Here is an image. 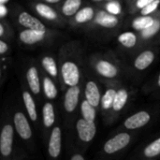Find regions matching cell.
I'll return each instance as SVG.
<instances>
[{"label":"cell","instance_id":"obj_1","mask_svg":"<svg viewBox=\"0 0 160 160\" xmlns=\"http://www.w3.org/2000/svg\"><path fill=\"white\" fill-rule=\"evenodd\" d=\"M62 77L65 83L68 86H76L80 81V70L78 66L70 61L65 62L61 68Z\"/></svg>","mask_w":160,"mask_h":160},{"label":"cell","instance_id":"obj_2","mask_svg":"<svg viewBox=\"0 0 160 160\" xmlns=\"http://www.w3.org/2000/svg\"><path fill=\"white\" fill-rule=\"evenodd\" d=\"M130 142V136L128 133H120L110 139L104 144V151L107 154H114L124 149Z\"/></svg>","mask_w":160,"mask_h":160},{"label":"cell","instance_id":"obj_3","mask_svg":"<svg viewBox=\"0 0 160 160\" xmlns=\"http://www.w3.org/2000/svg\"><path fill=\"white\" fill-rule=\"evenodd\" d=\"M77 131L82 142H89L94 139L97 128L94 121H88L82 118L77 122Z\"/></svg>","mask_w":160,"mask_h":160},{"label":"cell","instance_id":"obj_4","mask_svg":"<svg viewBox=\"0 0 160 160\" xmlns=\"http://www.w3.org/2000/svg\"><path fill=\"white\" fill-rule=\"evenodd\" d=\"M13 134L14 130L12 126L6 125L0 136V151L4 157H8L12 151V142H13Z\"/></svg>","mask_w":160,"mask_h":160},{"label":"cell","instance_id":"obj_5","mask_svg":"<svg viewBox=\"0 0 160 160\" xmlns=\"http://www.w3.org/2000/svg\"><path fill=\"white\" fill-rule=\"evenodd\" d=\"M14 124L19 136L23 140H28L32 136L30 125L22 112H17L14 115Z\"/></svg>","mask_w":160,"mask_h":160},{"label":"cell","instance_id":"obj_6","mask_svg":"<svg viewBox=\"0 0 160 160\" xmlns=\"http://www.w3.org/2000/svg\"><path fill=\"white\" fill-rule=\"evenodd\" d=\"M62 133L61 129L56 127L52 129L49 141V154L52 158H56L59 157L61 153V145H62Z\"/></svg>","mask_w":160,"mask_h":160},{"label":"cell","instance_id":"obj_7","mask_svg":"<svg viewBox=\"0 0 160 160\" xmlns=\"http://www.w3.org/2000/svg\"><path fill=\"white\" fill-rule=\"evenodd\" d=\"M150 114L147 112H139L125 121V127L128 129H137L145 126L150 121Z\"/></svg>","mask_w":160,"mask_h":160},{"label":"cell","instance_id":"obj_8","mask_svg":"<svg viewBox=\"0 0 160 160\" xmlns=\"http://www.w3.org/2000/svg\"><path fill=\"white\" fill-rule=\"evenodd\" d=\"M79 96H80V88L76 86H70L66 95H65V101H64V106L65 110L68 112H72L79 102Z\"/></svg>","mask_w":160,"mask_h":160},{"label":"cell","instance_id":"obj_9","mask_svg":"<svg viewBox=\"0 0 160 160\" xmlns=\"http://www.w3.org/2000/svg\"><path fill=\"white\" fill-rule=\"evenodd\" d=\"M19 22L22 25L27 27L28 29H34V30H38V31H45V26L44 24L38 20L37 18L33 17L27 12H22L19 15L18 18Z\"/></svg>","mask_w":160,"mask_h":160},{"label":"cell","instance_id":"obj_10","mask_svg":"<svg viewBox=\"0 0 160 160\" xmlns=\"http://www.w3.org/2000/svg\"><path fill=\"white\" fill-rule=\"evenodd\" d=\"M45 37V31H38L34 29L23 30L20 33V40L24 44H34L41 41Z\"/></svg>","mask_w":160,"mask_h":160},{"label":"cell","instance_id":"obj_11","mask_svg":"<svg viewBox=\"0 0 160 160\" xmlns=\"http://www.w3.org/2000/svg\"><path fill=\"white\" fill-rule=\"evenodd\" d=\"M85 98H86V100L94 107L98 106L101 100H100V93L96 82L92 81L87 82L85 86Z\"/></svg>","mask_w":160,"mask_h":160},{"label":"cell","instance_id":"obj_12","mask_svg":"<svg viewBox=\"0 0 160 160\" xmlns=\"http://www.w3.org/2000/svg\"><path fill=\"white\" fill-rule=\"evenodd\" d=\"M95 22L103 27L112 28L118 24V18L113 14H111L109 12H105L102 10L98 13V15L96 16Z\"/></svg>","mask_w":160,"mask_h":160},{"label":"cell","instance_id":"obj_13","mask_svg":"<svg viewBox=\"0 0 160 160\" xmlns=\"http://www.w3.org/2000/svg\"><path fill=\"white\" fill-rule=\"evenodd\" d=\"M154 59H155V54L152 51H144L136 58L134 62V66L137 69L143 70L146 69L153 63Z\"/></svg>","mask_w":160,"mask_h":160},{"label":"cell","instance_id":"obj_14","mask_svg":"<svg viewBox=\"0 0 160 160\" xmlns=\"http://www.w3.org/2000/svg\"><path fill=\"white\" fill-rule=\"evenodd\" d=\"M97 70L100 75L106 78H113L118 73L116 67L106 60H100L97 64Z\"/></svg>","mask_w":160,"mask_h":160},{"label":"cell","instance_id":"obj_15","mask_svg":"<svg viewBox=\"0 0 160 160\" xmlns=\"http://www.w3.org/2000/svg\"><path fill=\"white\" fill-rule=\"evenodd\" d=\"M26 79L31 91L34 94H38L40 92V82H39L38 73L36 68L32 67L27 70Z\"/></svg>","mask_w":160,"mask_h":160},{"label":"cell","instance_id":"obj_16","mask_svg":"<svg viewBox=\"0 0 160 160\" xmlns=\"http://www.w3.org/2000/svg\"><path fill=\"white\" fill-rule=\"evenodd\" d=\"M22 99H23V102H24V105H25V108H26V111L30 119L32 121H36L38 118V114H37V110H36V104L32 96L28 92H23Z\"/></svg>","mask_w":160,"mask_h":160},{"label":"cell","instance_id":"obj_17","mask_svg":"<svg viewBox=\"0 0 160 160\" xmlns=\"http://www.w3.org/2000/svg\"><path fill=\"white\" fill-rule=\"evenodd\" d=\"M42 113H43V122L46 128H50L53 125L54 120H55V114H54V109L52 104L51 103H46L43 106L42 109Z\"/></svg>","mask_w":160,"mask_h":160},{"label":"cell","instance_id":"obj_18","mask_svg":"<svg viewBox=\"0 0 160 160\" xmlns=\"http://www.w3.org/2000/svg\"><path fill=\"white\" fill-rule=\"evenodd\" d=\"M155 22V20L151 17V16H148V15H143V16H141V17H138L136 18L133 22H132V27L135 29V30H144L148 27H150L153 23Z\"/></svg>","mask_w":160,"mask_h":160},{"label":"cell","instance_id":"obj_19","mask_svg":"<svg viewBox=\"0 0 160 160\" xmlns=\"http://www.w3.org/2000/svg\"><path fill=\"white\" fill-rule=\"evenodd\" d=\"M82 0H66L62 7V12L66 16H72L79 11Z\"/></svg>","mask_w":160,"mask_h":160},{"label":"cell","instance_id":"obj_20","mask_svg":"<svg viewBox=\"0 0 160 160\" xmlns=\"http://www.w3.org/2000/svg\"><path fill=\"white\" fill-rule=\"evenodd\" d=\"M128 94L125 89H120L119 91H117L115 98H114L112 109L116 112L121 111L124 108V106L126 105V103L128 101Z\"/></svg>","mask_w":160,"mask_h":160},{"label":"cell","instance_id":"obj_21","mask_svg":"<svg viewBox=\"0 0 160 160\" xmlns=\"http://www.w3.org/2000/svg\"><path fill=\"white\" fill-rule=\"evenodd\" d=\"M36 10L37 12L43 18L47 19V20H55L57 18V13L54 11V9H52L51 7L39 3L36 6Z\"/></svg>","mask_w":160,"mask_h":160},{"label":"cell","instance_id":"obj_22","mask_svg":"<svg viewBox=\"0 0 160 160\" xmlns=\"http://www.w3.org/2000/svg\"><path fill=\"white\" fill-rule=\"evenodd\" d=\"M94 17V9L90 7H85L82 9H80L75 16V21L78 23H83L90 20H92Z\"/></svg>","mask_w":160,"mask_h":160},{"label":"cell","instance_id":"obj_23","mask_svg":"<svg viewBox=\"0 0 160 160\" xmlns=\"http://www.w3.org/2000/svg\"><path fill=\"white\" fill-rule=\"evenodd\" d=\"M118 41L126 48H132L136 45L137 37L132 32H125L119 35Z\"/></svg>","mask_w":160,"mask_h":160},{"label":"cell","instance_id":"obj_24","mask_svg":"<svg viewBox=\"0 0 160 160\" xmlns=\"http://www.w3.org/2000/svg\"><path fill=\"white\" fill-rule=\"evenodd\" d=\"M81 111L83 116V119L88 121H94L96 118V110L93 105H91L87 100L82 101L81 105Z\"/></svg>","mask_w":160,"mask_h":160},{"label":"cell","instance_id":"obj_25","mask_svg":"<svg viewBox=\"0 0 160 160\" xmlns=\"http://www.w3.org/2000/svg\"><path fill=\"white\" fill-rule=\"evenodd\" d=\"M43 89H44V93L48 98L53 99L56 98L57 88L54 85V83L52 82V81L48 77L44 78V80H43Z\"/></svg>","mask_w":160,"mask_h":160},{"label":"cell","instance_id":"obj_26","mask_svg":"<svg viewBox=\"0 0 160 160\" xmlns=\"http://www.w3.org/2000/svg\"><path fill=\"white\" fill-rule=\"evenodd\" d=\"M42 66L45 68V70L52 77H56L58 70H57V66L52 57L50 56H45L42 59Z\"/></svg>","mask_w":160,"mask_h":160},{"label":"cell","instance_id":"obj_27","mask_svg":"<svg viewBox=\"0 0 160 160\" xmlns=\"http://www.w3.org/2000/svg\"><path fill=\"white\" fill-rule=\"evenodd\" d=\"M144 156L147 158H155L160 155V138L148 144L144 149Z\"/></svg>","mask_w":160,"mask_h":160},{"label":"cell","instance_id":"obj_28","mask_svg":"<svg viewBox=\"0 0 160 160\" xmlns=\"http://www.w3.org/2000/svg\"><path fill=\"white\" fill-rule=\"evenodd\" d=\"M115 95H116V91L114 89H109L106 91V93L101 98V104H102L103 109L108 110L112 107Z\"/></svg>","mask_w":160,"mask_h":160},{"label":"cell","instance_id":"obj_29","mask_svg":"<svg viewBox=\"0 0 160 160\" xmlns=\"http://www.w3.org/2000/svg\"><path fill=\"white\" fill-rule=\"evenodd\" d=\"M160 29V22L159 21H157L155 20V22L148 28L142 30V37L145 38H148L154 35H156Z\"/></svg>","mask_w":160,"mask_h":160},{"label":"cell","instance_id":"obj_30","mask_svg":"<svg viewBox=\"0 0 160 160\" xmlns=\"http://www.w3.org/2000/svg\"><path fill=\"white\" fill-rule=\"evenodd\" d=\"M106 9L109 13L118 15L121 13V6L117 1H110L106 5Z\"/></svg>","mask_w":160,"mask_h":160},{"label":"cell","instance_id":"obj_31","mask_svg":"<svg viewBox=\"0 0 160 160\" xmlns=\"http://www.w3.org/2000/svg\"><path fill=\"white\" fill-rule=\"evenodd\" d=\"M160 4V0H154L152 3H150L148 6H146L145 8H143L141 11L142 15H149L152 12H154L158 8V5Z\"/></svg>","mask_w":160,"mask_h":160},{"label":"cell","instance_id":"obj_32","mask_svg":"<svg viewBox=\"0 0 160 160\" xmlns=\"http://www.w3.org/2000/svg\"><path fill=\"white\" fill-rule=\"evenodd\" d=\"M154 0H137V3H136V6H137V8H145L146 6H148L150 3H152Z\"/></svg>","mask_w":160,"mask_h":160},{"label":"cell","instance_id":"obj_33","mask_svg":"<svg viewBox=\"0 0 160 160\" xmlns=\"http://www.w3.org/2000/svg\"><path fill=\"white\" fill-rule=\"evenodd\" d=\"M8 51V45L3 40H0V53L3 54Z\"/></svg>","mask_w":160,"mask_h":160},{"label":"cell","instance_id":"obj_34","mask_svg":"<svg viewBox=\"0 0 160 160\" xmlns=\"http://www.w3.org/2000/svg\"><path fill=\"white\" fill-rule=\"evenodd\" d=\"M7 13H8V9H7V8L5 7V5H4V4H1V5H0V17H1V18L5 17Z\"/></svg>","mask_w":160,"mask_h":160},{"label":"cell","instance_id":"obj_35","mask_svg":"<svg viewBox=\"0 0 160 160\" xmlns=\"http://www.w3.org/2000/svg\"><path fill=\"white\" fill-rule=\"evenodd\" d=\"M70 160H84V158L82 155H74Z\"/></svg>","mask_w":160,"mask_h":160},{"label":"cell","instance_id":"obj_36","mask_svg":"<svg viewBox=\"0 0 160 160\" xmlns=\"http://www.w3.org/2000/svg\"><path fill=\"white\" fill-rule=\"evenodd\" d=\"M3 34H4V27L2 24H0V36H3Z\"/></svg>","mask_w":160,"mask_h":160},{"label":"cell","instance_id":"obj_37","mask_svg":"<svg viewBox=\"0 0 160 160\" xmlns=\"http://www.w3.org/2000/svg\"><path fill=\"white\" fill-rule=\"evenodd\" d=\"M45 1H47V2H49V3H57V2L60 1V0H45Z\"/></svg>","mask_w":160,"mask_h":160},{"label":"cell","instance_id":"obj_38","mask_svg":"<svg viewBox=\"0 0 160 160\" xmlns=\"http://www.w3.org/2000/svg\"><path fill=\"white\" fill-rule=\"evenodd\" d=\"M8 0H0V4H5V3H7Z\"/></svg>","mask_w":160,"mask_h":160},{"label":"cell","instance_id":"obj_39","mask_svg":"<svg viewBox=\"0 0 160 160\" xmlns=\"http://www.w3.org/2000/svg\"><path fill=\"white\" fill-rule=\"evenodd\" d=\"M158 86L160 87V75H159V77H158Z\"/></svg>","mask_w":160,"mask_h":160},{"label":"cell","instance_id":"obj_40","mask_svg":"<svg viewBox=\"0 0 160 160\" xmlns=\"http://www.w3.org/2000/svg\"><path fill=\"white\" fill-rule=\"evenodd\" d=\"M96 1H99V0H96Z\"/></svg>","mask_w":160,"mask_h":160}]
</instances>
